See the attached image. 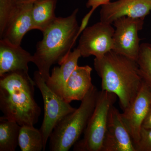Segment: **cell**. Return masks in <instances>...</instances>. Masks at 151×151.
<instances>
[{
	"instance_id": "18",
	"label": "cell",
	"mask_w": 151,
	"mask_h": 151,
	"mask_svg": "<svg viewBox=\"0 0 151 151\" xmlns=\"http://www.w3.org/2000/svg\"><path fill=\"white\" fill-rule=\"evenodd\" d=\"M18 143L22 151H44L42 134L34 126L21 127Z\"/></svg>"
},
{
	"instance_id": "5",
	"label": "cell",
	"mask_w": 151,
	"mask_h": 151,
	"mask_svg": "<svg viewBox=\"0 0 151 151\" xmlns=\"http://www.w3.org/2000/svg\"><path fill=\"white\" fill-rule=\"evenodd\" d=\"M33 3L19 4L0 0V37L20 45L24 35L35 29L31 11Z\"/></svg>"
},
{
	"instance_id": "12",
	"label": "cell",
	"mask_w": 151,
	"mask_h": 151,
	"mask_svg": "<svg viewBox=\"0 0 151 151\" xmlns=\"http://www.w3.org/2000/svg\"><path fill=\"white\" fill-rule=\"evenodd\" d=\"M101 7L100 21L113 24L123 17L145 19L151 11V0H117Z\"/></svg>"
},
{
	"instance_id": "19",
	"label": "cell",
	"mask_w": 151,
	"mask_h": 151,
	"mask_svg": "<svg viewBox=\"0 0 151 151\" xmlns=\"http://www.w3.org/2000/svg\"><path fill=\"white\" fill-rule=\"evenodd\" d=\"M137 61L143 82L151 89V44H141Z\"/></svg>"
},
{
	"instance_id": "16",
	"label": "cell",
	"mask_w": 151,
	"mask_h": 151,
	"mask_svg": "<svg viewBox=\"0 0 151 151\" xmlns=\"http://www.w3.org/2000/svg\"><path fill=\"white\" fill-rule=\"evenodd\" d=\"M57 0H37L33 3L31 15L35 29L43 32L57 17L55 9Z\"/></svg>"
},
{
	"instance_id": "6",
	"label": "cell",
	"mask_w": 151,
	"mask_h": 151,
	"mask_svg": "<svg viewBox=\"0 0 151 151\" xmlns=\"http://www.w3.org/2000/svg\"><path fill=\"white\" fill-rule=\"evenodd\" d=\"M117 96L113 93L99 92L97 102L82 139L73 146L74 151H102L107 129L108 115L116 103Z\"/></svg>"
},
{
	"instance_id": "9",
	"label": "cell",
	"mask_w": 151,
	"mask_h": 151,
	"mask_svg": "<svg viewBox=\"0 0 151 151\" xmlns=\"http://www.w3.org/2000/svg\"><path fill=\"white\" fill-rule=\"evenodd\" d=\"M112 24L100 21L86 27L81 33L77 48L84 58L93 55L100 58L113 47L115 28Z\"/></svg>"
},
{
	"instance_id": "1",
	"label": "cell",
	"mask_w": 151,
	"mask_h": 151,
	"mask_svg": "<svg viewBox=\"0 0 151 151\" xmlns=\"http://www.w3.org/2000/svg\"><path fill=\"white\" fill-rule=\"evenodd\" d=\"M94 65L101 79L102 90L116 94L124 111L134 100L142 85L137 62L112 50L94 58Z\"/></svg>"
},
{
	"instance_id": "4",
	"label": "cell",
	"mask_w": 151,
	"mask_h": 151,
	"mask_svg": "<svg viewBox=\"0 0 151 151\" xmlns=\"http://www.w3.org/2000/svg\"><path fill=\"white\" fill-rule=\"evenodd\" d=\"M98 93L94 85L81 100L79 107L55 126L49 139L50 150H69L79 140L94 111Z\"/></svg>"
},
{
	"instance_id": "17",
	"label": "cell",
	"mask_w": 151,
	"mask_h": 151,
	"mask_svg": "<svg viewBox=\"0 0 151 151\" xmlns=\"http://www.w3.org/2000/svg\"><path fill=\"white\" fill-rule=\"evenodd\" d=\"M21 126L3 116L0 117V151H15L19 145Z\"/></svg>"
},
{
	"instance_id": "20",
	"label": "cell",
	"mask_w": 151,
	"mask_h": 151,
	"mask_svg": "<svg viewBox=\"0 0 151 151\" xmlns=\"http://www.w3.org/2000/svg\"><path fill=\"white\" fill-rule=\"evenodd\" d=\"M134 145L136 151H151V129L142 128L139 139Z\"/></svg>"
},
{
	"instance_id": "2",
	"label": "cell",
	"mask_w": 151,
	"mask_h": 151,
	"mask_svg": "<svg viewBox=\"0 0 151 151\" xmlns=\"http://www.w3.org/2000/svg\"><path fill=\"white\" fill-rule=\"evenodd\" d=\"M35 82L29 73L11 72L0 76V110L20 126L37 123L41 108L34 98Z\"/></svg>"
},
{
	"instance_id": "21",
	"label": "cell",
	"mask_w": 151,
	"mask_h": 151,
	"mask_svg": "<svg viewBox=\"0 0 151 151\" xmlns=\"http://www.w3.org/2000/svg\"><path fill=\"white\" fill-rule=\"evenodd\" d=\"M112 0H88L86 3L87 8H91L93 12L100 6L104 5L111 1Z\"/></svg>"
},
{
	"instance_id": "10",
	"label": "cell",
	"mask_w": 151,
	"mask_h": 151,
	"mask_svg": "<svg viewBox=\"0 0 151 151\" xmlns=\"http://www.w3.org/2000/svg\"><path fill=\"white\" fill-rule=\"evenodd\" d=\"M151 108V89L143 82L134 100L122 113L134 145L139 139L143 121Z\"/></svg>"
},
{
	"instance_id": "3",
	"label": "cell",
	"mask_w": 151,
	"mask_h": 151,
	"mask_svg": "<svg viewBox=\"0 0 151 151\" xmlns=\"http://www.w3.org/2000/svg\"><path fill=\"white\" fill-rule=\"evenodd\" d=\"M78 9L65 17H56L43 32L36 45L33 61L42 77L47 81L52 65L58 64L70 51L79 36Z\"/></svg>"
},
{
	"instance_id": "14",
	"label": "cell",
	"mask_w": 151,
	"mask_h": 151,
	"mask_svg": "<svg viewBox=\"0 0 151 151\" xmlns=\"http://www.w3.org/2000/svg\"><path fill=\"white\" fill-rule=\"evenodd\" d=\"M92 68L88 65L78 66L64 85L62 97L67 103L81 101L94 85L92 84Z\"/></svg>"
},
{
	"instance_id": "13",
	"label": "cell",
	"mask_w": 151,
	"mask_h": 151,
	"mask_svg": "<svg viewBox=\"0 0 151 151\" xmlns=\"http://www.w3.org/2000/svg\"><path fill=\"white\" fill-rule=\"evenodd\" d=\"M33 55L22 48L4 39L0 40V76L14 72L29 73L28 63Z\"/></svg>"
},
{
	"instance_id": "22",
	"label": "cell",
	"mask_w": 151,
	"mask_h": 151,
	"mask_svg": "<svg viewBox=\"0 0 151 151\" xmlns=\"http://www.w3.org/2000/svg\"><path fill=\"white\" fill-rule=\"evenodd\" d=\"M142 128L146 129H151V108L143 121Z\"/></svg>"
},
{
	"instance_id": "11",
	"label": "cell",
	"mask_w": 151,
	"mask_h": 151,
	"mask_svg": "<svg viewBox=\"0 0 151 151\" xmlns=\"http://www.w3.org/2000/svg\"><path fill=\"white\" fill-rule=\"evenodd\" d=\"M102 151H136L134 144L119 110L114 106L108 115Z\"/></svg>"
},
{
	"instance_id": "23",
	"label": "cell",
	"mask_w": 151,
	"mask_h": 151,
	"mask_svg": "<svg viewBox=\"0 0 151 151\" xmlns=\"http://www.w3.org/2000/svg\"><path fill=\"white\" fill-rule=\"evenodd\" d=\"M37 0H13L14 1L19 4H29L33 3Z\"/></svg>"
},
{
	"instance_id": "7",
	"label": "cell",
	"mask_w": 151,
	"mask_h": 151,
	"mask_svg": "<svg viewBox=\"0 0 151 151\" xmlns=\"http://www.w3.org/2000/svg\"><path fill=\"white\" fill-rule=\"evenodd\" d=\"M33 80L35 86L40 90L43 98L44 114L40 130L43 137L45 151L47 143L55 127L65 116L76 109L47 86L45 80L38 70L34 73Z\"/></svg>"
},
{
	"instance_id": "15",
	"label": "cell",
	"mask_w": 151,
	"mask_h": 151,
	"mask_svg": "<svg viewBox=\"0 0 151 151\" xmlns=\"http://www.w3.org/2000/svg\"><path fill=\"white\" fill-rule=\"evenodd\" d=\"M81 56L80 50L77 48L74 49L63 59L59 64V67L55 66L52 70L46 83L52 91L60 97H62L64 85L78 66V60Z\"/></svg>"
},
{
	"instance_id": "8",
	"label": "cell",
	"mask_w": 151,
	"mask_h": 151,
	"mask_svg": "<svg viewBox=\"0 0 151 151\" xmlns=\"http://www.w3.org/2000/svg\"><path fill=\"white\" fill-rule=\"evenodd\" d=\"M144 23V19L129 17L115 20L113 24L115 27L113 51L137 61L141 45L138 33Z\"/></svg>"
}]
</instances>
